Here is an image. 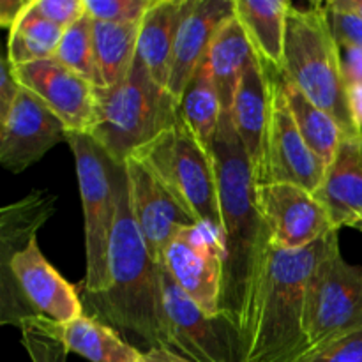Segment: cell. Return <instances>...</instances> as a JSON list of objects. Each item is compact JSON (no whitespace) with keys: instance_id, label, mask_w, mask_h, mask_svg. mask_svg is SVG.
<instances>
[{"instance_id":"6da1fadb","label":"cell","mask_w":362,"mask_h":362,"mask_svg":"<svg viewBox=\"0 0 362 362\" xmlns=\"http://www.w3.org/2000/svg\"><path fill=\"white\" fill-rule=\"evenodd\" d=\"M212 159L218 177L221 239L225 247L219 317L239 338L246 356L271 250V235L257 204L253 168L228 112L223 113Z\"/></svg>"},{"instance_id":"7a4b0ae2","label":"cell","mask_w":362,"mask_h":362,"mask_svg":"<svg viewBox=\"0 0 362 362\" xmlns=\"http://www.w3.org/2000/svg\"><path fill=\"white\" fill-rule=\"evenodd\" d=\"M117 216L108 255V288L85 296L90 317L105 322L120 336H134L145 350H170V325L163 299L161 262L148 251L131 205L124 165L113 163Z\"/></svg>"},{"instance_id":"3957f363","label":"cell","mask_w":362,"mask_h":362,"mask_svg":"<svg viewBox=\"0 0 362 362\" xmlns=\"http://www.w3.org/2000/svg\"><path fill=\"white\" fill-rule=\"evenodd\" d=\"M332 233L303 250L271 246L244 362H299L306 356L308 283Z\"/></svg>"},{"instance_id":"277c9868","label":"cell","mask_w":362,"mask_h":362,"mask_svg":"<svg viewBox=\"0 0 362 362\" xmlns=\"http://www.w3.org/2000/svg\"><path fill=\"white\" fill-rule=\"evenodd\" d=\"M281 74L315 106L334 117L349 136L359 134L349 108L341 53L329 20L327 2L292 6L286 21Z\"/></svg>"},{"instance_id":"5b68a950","label":"cell","mask_w":362,"mask_h":362,"mask_svg":"<svg viewBox=\"0 0 362 362\" xmlns=\"http://www.w3.org/2000/svg\"><path fill=\"white\" fill-rule=\"evenodd\" d=\"M179 115V103L159 87L136 57L129 76L110 88H98V120L88 136L117 165L148 144Z\"/></svg>"},{"instance_id":"8992f818","label":"cell","mask_w":362,"mask_h":362,"mask_svg":"<svg viewBox=\"0 0 362 362\" xmlns=\"http://www.w3.org/2000/svg\"><path fill=\"white\" fill-rule=\"evenodd\" d=\"M129 158L140 161L198 223L221 232L214 159L177 120Z\"/></svg>"},{"instance_id":"52a82bcc","label":"cell","mask_w":362,"mask_h":362,"mask_svg":"<svg viewBox=\"0 0 362 362\" xmlns=\"http://www.w3.org/2000/svg\"><path fill=\"white\" fill-rule=\"evenodd\" d=\"M83 207L85 232V296H98L108 288V255L117 216L112 159L88 134L67 136Z\"/></svg>"},{"instance_id":"ba28073f","label":"cell","mask_w":362,"mask_h":362,"mask_svg":"<svg viewBox=\"0 0 362 362\" xmlns=\"http://www.w3.org/2000/svg\"><path fill=\"white\" fill-rule=\"evenodd\" d=\"M304 327L308 354L362 329V267L343 258L338 232L308 283Z\"/></svg>"},{"instance_id":"9c48e42d","label":"cell","mask_w":362,"mask_h":362,"mask_svg":"<svg viewBox=\"0 0 362 362\" xmlns=\"http://www.w3.org/2000/svg\"><path fill=\"white\" fill-rule=\"evenodd\" d=\"M170 350L193 362H244V349L221 317H209L177 286L161 264Z\"/></svg>"},{"instance_id":"30bf717a","label":"cell","mask_w":362,"mask_h":362,"mask_svg":"<svg viewBox=\"0 0 362 362\" xmlns=\"http://www.w3.org/2000/svg\"><path fill=\"white\" fill-rule=\"evenodd\" d=\"M161 264L180 290L209 317H219L225 247L221 232L207 225L187 228L166 247Z\"/></svg>"},{"instance_id":"8fae6325","label":"cell","mask_w":362,"mask_h":362,"mask_svg":"<svg viewBox=\"0 0 362 362\" xmlns=\"http://www.w3.org/2000/svg\"><path fill=\"white\" fill-rule=\"evenodd\" d=\"M257 204L267 225L271 246L278 250H303L338 232L317 194L296 184H260Z\"/></svg>"},{"instance_id":"7c38bea8","label":"cell","mask_w":362,"mask_h":362,"mask_svg":"<svg viewBox=\"0 0 362 362\" xmlns=\"http://www.w3.org/2000/svg\"><path fill=\"white\" fill-rule=\"evenodd\" d=\"M327 166L300 134L283 94L281 73L272 69L271 120L265 147V182H288L317 193Z\"/></svg>"},{"instance_id":"4fadbf2b","label":"cell","mask_w":362,"mask_h":362,"mask_svg":"<svg viewBox=\"0 0 362 362\" xmlns=\"http://www.w3.org/2000/svg\"><path fill=\"white\" fill-rule=\"evenodd\" d=\"M14 67V66H13ZM23 88L41 99L59 117L69 134H90L98 120V87L60 64L37 60L14 67Z\"/></svg>"},{"instance_id":"5bb4252c","label":"cell","mask_w":362,"mask_h":362,"mask_svg":"<svg viewBox=\"0 0 362 362\" xmlns=\"http://www.w3.org/2000/svg\"><path fill=\"white\" fill-rule=\"evenodd\" d=\"M67 136L69 133L59 117L21 87L13 108L0 120V163L11 173H21L55 145L67 141Z\"/></svg>"},{"instance_id":"9a60e30c","label":"cell","mask_w":362,"mask_h":362,"mask_svg":"<svg viewBox=\"0 0 362 362\" xmlns=\"http://www.w3.org/2000/svg\"><path fill=\"white\" fill-rule=\"evenodd\" d=\"M129 182L131 205L148 251L158 262L163 260L166 247L187 228L198 223L180 207L166 187L134 158L124 163Z\"/></svg>"},{"instance_id":"2e32d148","label":"cell","mask_w":362,"mask_h":362,"mask_svg":"<svg viewBox=\"0 0 362 362\" xmlns=\"http://www.w3.org/2000/svg\"><path fill=\"white\" fill-rule=\"evenodd\" d=\"M233 13V0H184L166 87L177 103H180L189 81L207 59L216 32Z\"/></svg>"},{"instance_id":"e0dca14e","label":"cell","mask_w":362,"mask_h":362,"mask_svg":"<svg viewBox=\"0 0 362 362\" xmlns=\"http://www.w3.org/2000/svg\"><path fill=\"white\" fill-rule=\"evenodd\" d=\"M272 67L257 53L244 69L230 108L233 129L246 151L257 186L265 182V147L271 120Z\"/></svg>"},{"instance_id":"ac0fdd59","label":"cell","mask_w":362,"mask_h":362,"mask_svg":"<svg viewBox=\"0 0 362 362\" xmlns=\"http://www.w3.org/2000/svg\"><path fill=\"white\" fill-rule=\"evenodd\" d=\"M317 198L327 211L336 230L362 232V134L345 136L334 159L325 170Z\"/></svg>"},{"instance_id":"d6986e66","label":"cell","mask_w":362,"mask_h":362,"mask_svg":"<svg viewBox=\"0 0 362 362\" xmlns=\"http://www.w3.org/2000/svg\"><path fill=\"white\" fill-rule=\"evenodd\" d=\"M41 317V315H39ZM41 324L67 349L90 362H144V350L131 345L105 322L83 315L69 324L41 317Z\"/></svg>"},{"instance_id":"ffe728a7","label":"cell","mask_w":362,"mask_h":362,"mask_svg":"<svg viewBox=\"0 0 362 362\" xmlns=\"http://www.w3.org/2000/svg\"><path fill=\"white\" fill-rule=\"evenodd\" d=\"M184 0H152L140 21L138 59L144 62L159 87H168L177 30L182 18Z\"/></svg>"},{"instance_id":"44dd1931","label":"cell","mask_w":362,"mask_h":362,"mask_svg":"<svg viewBox=\"0 0 362 362\" xmlns=\"http://www.w3.org/2000/svg\"><path fill=\"white\" fill-rule=\"evenodd\" d=\"M235 16L255 53L272 69H283L286 21L293 4L288 0H233Z\"/></svg>"},{"instance_id":"7402d4cb","label":"cell","mask_w":362,"mask_h":362,"mask_svg":"<svg viewBox=\"0 0 362 362\" xmlns=\"http://www.w3.org/2000/svg\"><path fill=\"white\" fill-rule=\"evenodd\" d=\"M253 53L255 49L247 34L233 13V16H230L216 32L205 59L225 112L232 108L240 78Z\"/></svg>"},{"instance_id":"603a6c76","label":"cell","mask_w":362,"mask_h":362,"mask_svg":"<svg viewBox=\"0 0 362 362\" xmlns=\"http://www.w3.org/2000/svg\"><path fill=\"white\" fill-rule=\"evenodd\" d=\"M223 113L225 110H223L221 98L211 76V71L204 62L180 99L179 115L191 136L211 156L214 151Z\"/></svg>"},{"instance_id":"cb8c5ba5","label":"cell","mask_w":362,"mask_h":362,"mask_svg":"<svg viewBox=\"0 0 362 362\" xmlns=\"http://www.w3.org/2000/svg\"><path fill=\"white\" fill-rule=\"evenodd\" d=\"M140 23H105L94 21V52L99 87L110 88L129 76L138 57Z\"/></svg>"},{"instance_id":"d4e9b609","label":"cell","mask_w":362,"mask_h":362,"mask_svg":"<svg viewBox=\"0 0 362 362\" xmlns=\"http://www.w3.org/2000/svg\"><path fill=\"white\" fill-rule=\"evenodd\" d=\"M283 94H285L286 103H288L290 113L299 127L300 134L310 145L311 151L322 159L325 166H329L338 152L339 145L349 134L343 131L338 120L327 112L315 106L296 85L290 83L281 74Z\"/></svg>"},{"instance_id":"484cf974","label":"cell","mask_w":362,"mask_h":362,"mask_svg":"<svg viewBox=\"0 0 362 362\" xmlns=\"http://www.w3.org/2000/svg\"><path fill=\"white\" fill-rule=\"evenodd\" d=\"M62 35L64 28L42 18L34 9V0H30L25 13L9 30L6 55L14 67L53 59Z\"/></svg>"},{"instance_id":"4316f807","label":"cell","mask_w":362,"mask_h":362,"mask_svg":"<svg viewBox=\"0 0 362 362\" xmlns=\"http://www.w3.org/2000/svg\"><path fill=\"white\" fill-rule=\"evenodd\" d=\"M53 59L99 87V73L94 52V20L90 14L85 13L80 20L64 30Z\"/></svg>"},{"instance_id":"83f0119b","label":"cell","mask_w":362,"mask_h":362,"mask_svg":"<svg viewBox=\"0 0 362 362\" xmlns=\"http://www.w3.org/2000/svg\"><path fill=\"white\" fill-rule=\"evenodd\" d=\"M152 0H85V9L94 21L140 23Z\"/></svg>"},{"instance_id":"f1b7e54d","label":"cell","mask_w":362,"mask_h":362,"mask_svg":"<svg viewBox=\"0 0 362 362\" xmlns=\"http://www.w3.org/2000/svg\"><path fill=\"white\" fill-rule=\"evenodd\" d=\"M21 341L34 362H66L67 349L34 318L21 325Z\"/></svg>"},{"instance_id":"f546056e","label":"cell","mask_w":362,"mask_h":362,"mask_svg":"<svg viewBox=\"0 0 362 362\" xmlns=\"http://www.w3.org/2000/svg\"><path fill=\"white\" fill-rule=\"evenodd\" d=\"M299 362H362V329L327 343Z\"/></svg>"},{"instance_id":"4dcf8cb0","label":"cell","mask_w":362,"mask_h":362,"mask_svg":"<svg viewBox=\"0 0 362 362\" xmlns=\"http://www.w3.org/2000/svg\"><path fill=\"white\" fill-rule=\"evenodd\" d=\"M329 20L339 45H352L362 48V18L352 11L341 9L334 2H327Z\"/></svg>"},{"instance_id":"1f68e13d","label":"cell","mask_w":362,"mask_h":362,"mask_svg":"<svg viewBox=\"0 0 362 362\" xmlns=\"http://www.w3.org/2000/svg\"><path fill=\"white\" fill-rule=\"evenodd\" d=\"M34 9L64 30L87 13L85 0H34Z\"/></svg>"},{"instance_id":"d6a6232c","label":"cell","mask_w":362,"mask_h":362,"mask_svg":"<svg viewBox=\"0 0 362 362\" xmlns=\"http://www.w3.org/2000/svg\"><path fill=\"white\" fill-rule=\"evenodd\" d=\"M20 90L21 85L14 74L13 64L9 62L7 55H4L0 60V120L6 119Z\"/></svg>"},{"instance_id":"836d02e7","label":"cell","mask_w":362,"mask_h":362,"mask_svg":"<svg viewBox=\"0 0 362 362\" xmlns=\"http://www.w3.org/2000/svg\"><path fill=\"white\" fill-rule=\"evenodd\" d=\"M339 45V42H338ZM343 76L349 87L362 85V48L352 45H339Z\"/></svg>"},{"instance_id":"e575fe53","label":"cell","mask_w":362,"mask_h":362,"mask_svg":"<svg viewBox=\"0 0 362 362\" xmlns=\"http://www.w3.org/2000/svg\"><path fill=\"white\" fill-rule=\"evenodd\" d=\"M30 0H0V25L7 30L14 27L25 9L28 7Z\"/></svg>"},{"instance_id":"d590c367","label":"cell","mask_w":362,"mask_h":362,"mask_svg":"<svg viewBox=\"0 0 362 362\" xmlns=\"http://www.w3.org/2000/svg\"><path fill=\"white\" fill-rule=\"evenodd\" d=\"M349 108L357 131L362 133V85L349 87Z\"/></svg>"},{"instance_id":"8d00e7d4","label":"cell","mask_w":362,"mask_h":362,"mask_svg":"<svg viewBox=\"0 0 362 362\" xmlns=\"http://www.w3.org/2000/svg\"><path fill=\"white\" fill-rule=\"evenodd\" d=\"M144 362H193L166 349L144 350Z\"/></svg>"},{"instance_id":"74e56055","label":"cell","mask_w":362,"mask_h":362,"mask_svg":"<svg viewBox=\"0 0 362 362\" xmlns=\"http://www.w3.org/2000/svg\"><path fill=\"white\" fill-rule=\"evenodd\" d=\"M338 7L346 11H352V13L359 14L362 18V0H332Z\"/></svg>"},{"instance_id":"f35d334b","label":"cell","mask_w":362,"mask_h":362,"mask_svg":"<svg viewBox=\"0 0 362 362\" xmlns=\"http://www.w3.org/2000/svg\"><path fill=\"white\" fill-rule=\"evenodd\" d=\"M361 134H362V133H361Z\"/></svg>"}]
</instances>
